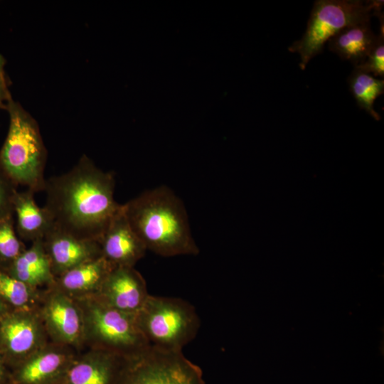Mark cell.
Returning <instances> with one entry per match:
<instances>
[{
  "label": "cell",
  "instance_id": "cell-1",
  "mask_svg": "<svg viewBox=\"0 0 384 384\" xmlns=\"http://www.w3.org/2000/svg\"><path fill=\"white\" fill-rule=\"evenodd\" d=\"M114 186L113 174L84 154L70 170L46 180L44 207L55 228L98 241L122 206L114 198Z\"/></svg>",
  "mask_w": 384,
  "mask_h": 384
},
{
  "label": "cell",
  "instance_id": "cell-2",
  "mask_svg": "<svg viewBox=\"0 0 384 384\" xmlns=\"http://www.w3.org/2000/svg\"><path fill=\"white\" fill-rule=\"evenodd\" d=\"M122 208L146 250L163 257L198 254L183 203L169 188L147 190Z\"/></svg>",
  "mask_w": 384,
  "mask_h": 384
},
{
  "label": "cell",
  "instance_id": "cell-3",
  "mask_svg": "<svg viewBox=\"0 0 384 384\" xmlns=\"http://www.w3.org/2000/svg\"><path fill=\"white\" fill-rule=\"evenodd\" d=\"M6 137L0 150V166L16 185L33 192L44 191L47 150L37 121L22 105L9 97Z\"/></svg>",
  "mask_w": 384,
  "mask_h": 384
},
{
  "label": "cell",
  "instance_id": "cell-4",
  "mask_svg": "<svg viewBox=\"0 0 384 384\" xmlns=\"http://www.w3.org/2000/svg\"><path fill=\"white\" fill-rule=\"evenodd\" d=\"M383 5V1H316L304 35L288 49L299 55V65L304 70L322 51L331 38L346 28L370 21L373 16L382 10Z\"/></svg>",
  "mask_w": 384,
  "mask_h": 384
},
{
  "label": "cell",
  "instance_id": "cell-5",
  "mask_svg": "<svg viewBox=\"0 0 384 384\" xmlns=\"http://www.w3.org/2000/svg\"><path fill=\"white\" fill-rule=\"evenodd\" d=\"M135 316L149 345L169 351H182L200 327L194 307L180 298L149 294Z\"/></svg>",
  "mask_w": 384,
  "mask_h": 384
},
{
  "label": "cell",
  "instance_id": "cell-6",
  "mask_svg": "<svg viewBox=\"0 0 384 384\" xmlns=\"http://www.w3.org/2000/svg\"><path fill=\"white\" fill-rule=\"evenodd\" d=\"M75 299L83 314L85 343L90 348L128 356L150 346L137 325L135 314L118 310L95 295Z\"/></svg>",
  "mask_w": 384,
  "mask_h": 384
},
{
  "label": "cell",
  "instance_id": "cell-7",
  "mask_svg": "<svg viewBox=\"0 0 384 384\" xmlns=\"http://www.w3.org/2000/svg\"><path fill=\"white\" fill-rule=\"evenodd\" d=\"M114 384H205L199 366L182 351L153 346L124 356Z\"/></svg>",
  "mask_w": 384,
  "mask_h": 384
},
{
  "label": "cell",
  "instance_id": "cell-8",
  "mask_svg": "<svg viewBox=\"0 0 384 384\" xmlns=\"http://www.w3.org/2000/svg\"><path fill=\"white\" fill-rule=\"evenodd\" d=\"M48 338L38 308L10 309L0 319V354L9 366L43 348Z\"/></svg>",
  "mask_w": 384,
  "mask_h": 384
},
{
  "label": "cell",
  "instance_id": "cell-9",
  "mask_svg": "<svg viewBox=\"0 0 384 384\" xmlns=\"http://www.w3.org/2000/svg\"><path fill=\"white\" fill-rule=\"evenodd\" d=\"M38 311L52 342L73 348L85 344L84 319L80 305L54 284L42 293Z\"/></svg>",
  "mask_w": 384,
  "mask_h": 384
},
{
  "label": "cell",
  "instance_id": "cell-10",
  "mask_svg": "<svg viewBox=\"0 0 384 384\" xmlns=\"http://www.w3.org/2000/svg\"><path fill=\"white\" fill-rule=\"evenodd\" d=\"M76 356L72 347L48 342L14 367L10 384H58Z\"/></svg>",
  "mask_w": 384,
  "mask_h": 384
},
{
  "label": "cell",
  "instance_id": "cell-11",
  "mask_svg": "<svg viewBox=\"0 0 384 384\" xmlns=\"http://www.w3.org/2000/svg\"><path fill=\"white\" fill-rule=\"evenodd\" d=\"M94 295L118 310L136 314L149 294L144 277L134 267H114Z\"/></svg>",
  "mask_w": 384,
  "mask_h": 384
},
{
  "label": "cell",
  "instance_id": "cell-12",
  "mask_svg": "<svg viewBox=\"0 0 384 384\" xmlns=\"http://www.w3.org/2000/svg\"><path fill=\"white\" fill-rule=\"evenodd\" d=\"M98 242L102 256L113 267H134L147 250L129 223L122 205Z\"/></svg>",
  "mask_w": 384,
  "mask_h": 384
},
{
  "label": "cell",
  "instance_id": "cell-13",
  "mask_svg": "<svg viewBox=\"0 0 384 384\" xmlns=\"http://www.w3.org/2000/svg\"><path fill=\"white\" fill-rule=\"evenodd\" d=\"M42 240L55 278L83 262L102 256L97 240L80 239L55 226Z\"/></svg>",
  "mask_w": 384,
  "mask_h": 384
},
{
  "label": "cell",
  "instance_id": "cell-14",
  "mask_svg": "<svg viewBox=\"0 0 384 384\" xmlns=\"http://www.w3.org/2000/svg\"><path fill=\"white\" fill-rule=\"evenodd\" d=\"M123 356L98 348H90L76 356L58 384H114Z\"/></svg>",
  "mask_w": 384,
  "mask_h": 384
},
{
  "label": "cell",
  "instance_id": "cell-15",
  "mask_svg": "<svg viewBox=\"0 0 384 384\" xmlns=\"http://www.w3.org/2000/svg\"><path fill=\"white\" fill-rule=\"evenodd\" d=\"M113 267L100 256L66 271L55 278L54 285L74 299L94 295Z\"/></svg>",
  "mask_w": 384,
  "mask_h": 384
},
{
  "label": "cell",
  "instance_id": "cell-16",
  "mask_svg": "<svg viewBox=\"0 0 384 384\" xmlns=\"http://www.w3.org/2000/svg\"><path fill=\"white\" fill-rule=\"evenodd\" d=\"M34 193L28 189L22 192L16 191L13 199L17 233L21 238L31 242L43 240L54 227L49 212L36 203Z\"/></svg>",
  "mask_w": 384,
  "mask_h": 384
},
{
  "label": "cell",
  "instance_id": "cell-17",
  "mask_svg": "<svg viewBox=\"0 0 384 384\" xmlns=\"http://www.w3.org/2000/svg\"><path fill=\"white\" fill-rule=\"evenodd\" d=\"M11 275L31 287L52 286L55 277L42 240L32 242L26 249L5 269Z\"/></svg>",
  "mask_w": 384,
  "mask_h": 384
},
{
  "label": "cell",
  "instance_id": "cell-18",
  "mask_svg": "<svg viewBox=\"0 0 384 384\" xmlns=\"http://www.w3.org/2000/svg\"><path fill=\"white\" fill-rule=\"evenodd\" d=\"M370 21L346 28L328 41L329 50L354 66L363 63L376 43Z\"/></svg>",
  "mask_w": 384,
  "mask_h": 384
},
{
  "label": "cell",
  "instance_id": "cell-19",
  "mask_svg": "<svg viewBox=\"0 0 384 384\" xmlns=\"http://www.w3.org/2000/svg\"><path fill=\"white\" fill-rule=\"evenodd\" d=\"M42 293L11 275L0 267V299L11 309L33 310L38 307Z\"/></svg>",
  "mask_w": 384,
  "mask_h": 384
},
{
  "label": "cell",
  "instance_id": "cell-20",
  "mask_svg": "<svg viewBox=\"0 0 384 384\" xmlns=\"http://www.w3.org/2000/svg\"><path fill=\"white\" fill-rule=\"evenodd\" d=\"M348 82L358 106L374 119L380 120V116L375 110L373 105L375 100L384 92L383 79L377 78L354 68L348 78Z\"/></svg>",
  "mask_w": 384,
  "mask_h": 384
},
{
  "label": "cell",
  "instance_id": "cell-21",
  "mask_svg": "<svg viewBox=\"0 0 384 384\" xmlns=\"http://www.w3.org/2000/svg\"><path fill=\"white\" fill-rule=\"evenodd\" d=\"M13 217L0 220V267L7 268L26 247L16 235Z\"/></svg>",
  "mask_w": 384,
  "mask_h": 384
},
{
  "label": "cell",
  "instance_id": "cell-22",
  "mask_svg": "<svg viewBox=\"0 0 384 384\" xmlns=\"http://www.w3.org/2000/svg\"><path fill=\"white\" fill-rule=\"evenodd\" d=\"M384 32L380 31L378 35L375 45L360 65L355 68L372 74L374 77L383 78L384 76Z\"/></svg>",
  "mask_w": 384,
  "mask_h": 384
},
{
  "label": "cell",
  "instance_id": "cell-23",
  "mask_svg": "<svg viewBox=\"0 0 384 384\" xmlns=\"http://www.w3.org/2000/svg\"><path fill=\"white\" fill-rule=\"evenodd\" d=\"M16 186L0 166V220L12 217Z\"/></svg>",
  "mask_w": 384,
  "mask_h": 384
},
{
  "label": "cell",
  "instance_id": "cell-24",
  "mask_svg": "<svg viewBox=\"0 0 384 384\" xmlns=\"http://www.w3.org/2000/svg\"><path fill=\"white\" fill-rule=\"evenodd\" d=\"M4 68L5 60L0 55V110H6L8 100L11 94L9 90L10 81Z\"/></svg>",
  "mask_w": 384,
  "mask_h": 384
},
{
  "label": "cell",
  "instance_id": "cell-25",
  "mask_svg": "<svg viewBox=\"0 0 384 384\" xmlns=\"http://www.w3.org/2000/svg\"><path fill=\"white\" fill-rule=\"evenodd\" d=\"M8 365L0 354V384H10L11 373L8 371Z\"/></svg>",
  "mask_w": 384,
  "mask_h": 384
},
{
  "label": "cell",
  "instance_id": "cell-26",
  "mask_svg": "<svg viewBox=\"0 0 384 384\" xmlns=\"http://www.w3.org/2000/svg\"><path fill=\"white\" fill-rule=\"evenodd\" d=\"M10 309H11L0 299V319Z\"/></svg>",
  "mask_w": 384,
  "mask_h": 384
}]
</instances>
